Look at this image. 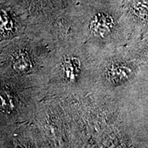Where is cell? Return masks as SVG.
Wrapping results in <instances>:
<instances>
[{"mask_svg":"<svg viewBox=\"0 0 148 148\" xmlns=\"http://www.w3.org/2000/svg\"><path fill=\"white\" fill-rule=\"evenodd\" d=\"M114 21L112 16L106 12H98L90 21V30L95 36L103 37L113 29Z\"/></svg>","mask_w":148,"mask_h":148,"instance_id":"cell-1","label":"cell"},{"mask_svg":"<svg viewBox=\"0 0 148 148\" xmlns=\"http://www.w3.org/2000/svg\"><path fill=\"white\" fill-rule=\"evenodd\" d=\"M64 76L69 81H74L80 73V62L75 57H69L62 63Z\"/></svg>","mask_w":148,"mask_h":148,"instance_id":"cell-2","label":"cell"},{"mask_svg":"<svg viewBox=\"0 0 148 148\" xmlns=\"http://www.w3.org/2000/svg\"><path fill=\"white\" fill-rule=\"evenodd\" d=\"M131 73L132 71L128 66L123 64H116L109 68L108 77L112 82H123L129 78Z\"/></svg>","mask_w":148,"mask_h":148,"instance_id":"cell-3","label":"cell"},{"mask_svg":"<svg viewBox=\"0 0 148 148\" xmlns=\"http://www.w3.org/2000/svg\"><path fill=\"white\" fill-rule=\"evenodd\" d=\"M127 6L133 15L141 21L147 20V0H127Z\"/></svg>","mask_w":148,"mask_h":148,"instance_id":"cell-4","label":"cell"},{"mask_svg":"<svg viewBox=\"0 0 148 148\" xmlns=\"http://www.w3.org/2000/svg\"><path fill=\"white\" fill-rule=\"evenodd\" d=\"M32 61L27 53L21 51L16 53L13 60V67L16 71L23 73L30 69Z\"/></svg>","mask_w":148,"mask_h":148,"instance_id":"cell-5","label":"cell"},{"mask_svg":"<svg viewBox=\"0 0 148 148\" xmlns=\"http://www.w3.org/2000/svg\"><path fill=\"white\" fill-rule=\"evenodd\" d=\"M14 108V101L10 91L0 89V109L4 112H11Z\"/></svg>","mask_w":148,"mask_h":148,"instance_id":"cell-6","label":"cell"},{"mask_svg":"<svg viewBox=\"0 0 148 148\" xmlns=\"http://www.w3.org/2000/svg\"><path fill=\"white\" fill-rule=\"evenodd\" d=\"M13 27V21L8 12L4 10H0V31L6 32Z\"/></svg>","mask_w":148,"mask_h":148,"instance_id":"cell-7","label":"cell"}]
</instances>
